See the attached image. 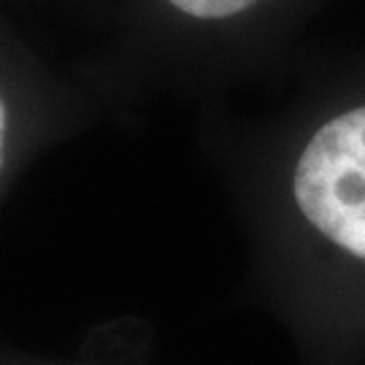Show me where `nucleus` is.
I'll list each match as a JSON object with an SVG mask.
<instances>
[{"instance_id":"1","label":"nucleus","mask_w":365,"mask_h":365,"mask_svg":"<svg viewBox=\"0 0 365 365\" xmlns=\"http://www.w3.org/2000/svg\"><path fill=\"white\" fill-rule=\"evenodd\" d=\"M295 200L325 238L365 260V106L312 135L298 157Z\"/></svg>"},{"instance_id":"2","label":"nucleus","mask_w":365,"mask_h":365,"mask_svg":"<svg viewBox=\"0 0 365 365\" xmlns=\"http://www.w3.org/2000/svg\"><path fill=\"white\" fill-rule=\"evenodd\" d=\"M168 3L195 19H227V16L247 11L249 6L260 0H168Z\"/></svg>"},{"instance_id":"3","label":"nucleus","mask_w":365,"mask_h":365,"mask_svg":"<svg viewBox=\"0 0 365 365\" xmlns=\"http://www.w3.org/2000/svg\"><path fill=\"white\" fill-rule=\"evenodd\" d=\"M3 144H6V106L0 101V165H3Z\"/></svg>"}]
</instances>
